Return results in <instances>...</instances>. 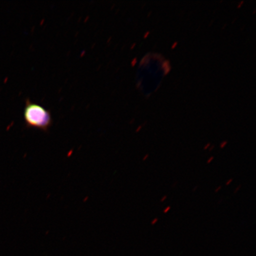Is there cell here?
<instances>
[{
	"label": "cell",
	"instance_id": "4fadbf2b",
	"mask_svg": "<svg viewBox=\"0 0 256 256\" xmlns=\"http://www.w3.org/2000/svg\"><path fill=\"white\" fill-rule=\"evenodd\" d=\"M198 188V186H196L194 188H193V192L196 191L197 190V188Z\"/></svg>",
	"mask_w": 256,
	"mask_h": 256
},
{
	"label": "cell",
	"instance_id": "3957f363",
	"mask_svg": "<svg viewBox=\"0 0 256 256\" xmlns=\"http://www.w3.org/2000/svg\"><path fill=\"white\" fill-rule=\"evenodd\" d=\"M170 209H171V206H168L165 208L164 210H163V212H164V214H167L168 212V211L170 210Z\"/></svg>",
	"mask_w": 256,
	"mask_h": 256
},
{
	"label": "cell",
	"instance_id": "6da1fadb",
	"mask_svg": "<svg viewBox=\"0 0 256 256\" xmlns=\"http://www.w3.org/2000/svg\"><path fill=\"white\" fill-rule=\"evenodd\" d=\"M24 116L26 126L28 128L48 132L52 126L53 120L50 111L39 104L32 102L30 98L25 101Z\"/></svg>",
	"mask_w": 256,
	"mask_h": 256
},
{
	"label": "cell",
	"instance_id": "52a82bcc",
	"mask_svg": "<svg viewBox=\"0 0 256 256\" xmlns=\"http://www.w3.org/2000/svg\"><path fill=\"white\" fill-rule=\"evenodd\" d=\"M210 143H208L206 144V146H204V150H206L208 149H209L210 147Z\"/></svg>",
	"mask_w": 256,
	"mask_h": 256
},
{
	"label": "cell",
	"instance_id": "8fae6325",
	"mask_svg": "<svg viewBox=\"0 0 256 256\" xmlns=\"http://www.w3.org/2000/svg\"><path fill=\"white\" fill-rule=\"evenodd\" d=\"M149 158V154H147L145 156H144V158H143L144 161H146V159H148Z\"/></svg>",
	"mask_w": 256,
	"mask_h": 256
},
{
	"label": "cell",
	"instance_id": "ba28073f",
	"mask_svg": "<svg viewBox=\"0 0 256 256\" xmlns=\"http://www.w3.org/2000/svg\"><path fill=\"white\" fill-rule=\"evenodd\" d=\"M232 181H233V178H230V179H229V180L228 181H227L226 182V186H229L230 184H231L232 183Z\"/></svg>",
	"mask_w": 256,
	"mask_h": 256
},
{
	"label": "cell",
	"instance_id": "8992f818",
	"mask_svg": "<svg viewBox=\"0 0 256 256\" xmlns=\"http://www.w3.org/2000/svg\"><path fill=\"white\" fill-rule=\"evenodd\" d=\"M214 160V156H210V158L208 160L207 164H210V163L211 162H212Z\"/></svg>",
	"mask_w": 256,
	"mask_h": 256
},
{
	"label": "cell",
	"instance_id": "30bf717a",
	"mask_svg": "<svg viewBox=\"0 0 256 256\" xmlns=\"http://www.w3.org/2000/svg\"><path fill=\"white\" fill-rule=\"evenodd\" d=\"M167 198L168 196H166V195H165V196H163L162 198V200L160 201H161V202H164L166 200H167Z\"/></svg>",
	"mask_w": 256,
	"mask_h": 256
},
{
	"label": "cell",
	"instance_id": "7c38bea8",
	"mask_svg": "<svg viewBox=\"0 0 256 256\" xmlns=\"http://www.w3.org/2000/svg\"><path fill=\"white\" fill-rule=\"evenodd\" d=\"M215 148V146H210L209 148L210 152H212V150Z\"/></svg>",
	"mask_w": 256,
	"mask_h": 256
},
{
	"label": "cell",
	"instance_id": "277c9868",
	"mask_svg": "<svg viewBox=\"0 0 256 256\" xmlns=\"http://www.w3.org/2000/svg\"><path fill=\"white\" fill-rule=\"evenodd\" d=\"M158 222V218H156L154 219L152 222V225H155V224Z\"/></svg>",
	"mask_w": 256,
	"mask_h": 256
},
{
	"label": "cell",
	"instance_id": "7a4b0ae2",
	"mask_svg": "<svg viewBox=\"0 0 256 256\" xmlns=\"http://www.w3.org/2000/svg\"><path fill=\"white\" fill-rule=\"evenodd\" d=\"M227 144H228V142H226V140H224V142H222V143L220 144V148L224 149V148H225Z\"/></svg>",
	"mask_w": 256,
	"mask_h": 256
},
{
	"label": "cell",
	"instance_id": "9c48e42d",
	"mask_svg": "<svg viewBox=\"0 0 256 256\" xmlns=\"http://www.w3.org/2000/svg\"><path fill=\"white\" fill-rule=\"evenodd\" d=\"M222 186H219L218 187H217L216 188V190H215V192L216 193H218V192H220V190H222Z\"/></svg>",
	"mask_w": 256,
	"mask_h": 256
},
{
	"label": "cell",
	"instance_id": "5b68a950",
	"mask_svg": "<svg viewBox=\"0 0 256 256\" xmlns=\"http://www.w3.org/2000/svg\"><path fill=\"white\" fill-rule=\"evenodd\" d=\"M242 188V185H239L236 188V190L234 191V194H236L238 193V192L239 191L240 188Z\"/></svg>",
	"mask_w": 256,
	"mask_h": 256
}]
</instances>
